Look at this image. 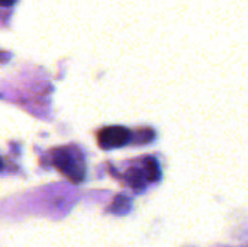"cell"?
I'll list each match as a JSON object with an SVG mask.
<instances>
[{
  "label": "cell",
  "mask_w": 248,
  "mask_h": 247,
  "mask_svg": "<svg viewBox=\"0 0 248 247\" xmlns=\"http://www.w3.org/2000/svg\"><path fill=\"white\" fill-rule=\"evenodd\" d=\"M52 163L71 182L78 183L84 179L86 167L81 153L74 147H62L54 151Z\"/></svg>",
  "instance_id": "6da1fadb"
},
{
  "label": "cell",
  "mask_w": 248,
  "mask_h": 247,
  "mask_svg": "<svg viewBox=\"0 0 248 247\" xmlns=\"http://www.w3.org/2000/svg\"><path fill=\"white\" fill-rule=\"evenodd\" d=\"M131 132L125 127H106L97 134L99 146L105 150L119 148L129 143Z\"/></svg>",
  "instance_id": "7a4b0ae2"
},
{
  "label": "cell",
  "mask_w": 248,
  "mask_h": 247,
  "mask_svg": "<svg viewBox=\"0 0 248 247\" xmlns=\"http://www.w3.org/2000/svg\"><path fill=\"white\" fill-rule=\"evenodd\" d=\"M142 172H144V175H145L147 181H151V182L157 181V179H158V176H160L158 163H157L154 159H147V160H145V166H144Z\"/></svg>",
  "instance_id": "3957f363"
},
{
  "label": "cell",
  "mask_w": 248,
  "mask_h": 247,
  "mask_svg": "<svg viewBox=\"0 0 248 247\" xmlns=\"http://www.w3.org/2000/svg\"><path fill=\"white\" fill-rule=\"evenodd\" d=\"M128 181H129V183H131L132 188L141 189V188L145 185L147 178H145V175H144L142 170H140V169H132V170L128 173Z\"/></svg>",
  "instance_id": "277c9868"
},
{
  "label": "cell",
  "mask_w": 248,
  "mask_h": 247,
  "mask_svg": "<svg viewBox=\"0 0 248 247\" xmlns=\"http://www.w3.org/2000/svg\"><path fill=\"white\" fill-rule=\"evenodd\" d=\"M16 0H0V6H12Z\"/></svg>",
  "instance_id": "5b68a950"
},
{
  "label": "cell",
  "mask_w": 248,
  "mask_h": 247,
  "mask_svg": "<svg viewBox=\"0 0 248 247\" xmlns=\"http://www.w3.org/2000/svg\"><path fill=\"white\" fill-rule=\"evenodd\" d=\"M0 167H1V162H0Z\"/></svg>",
  "instance_id": "8992f818"
}]
</instances>
